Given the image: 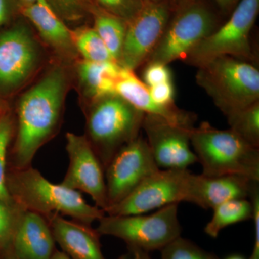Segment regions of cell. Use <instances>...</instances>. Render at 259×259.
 <instances>
[{
	"instance_id": "cell-4",
	"label": "cell",
	"mask_w": 259,
	"mask_h": 259,
	"mask_svg": "<svg viewBox=\"0 0 259 259\" xmlns=\"http://www.w3.org/2000/svg\"><path fill=\"white\" fill-rule=\"evenodd\" d=\"M85 116L84 136L105 169L121 148L140 136L145 114L112 94L88 104Z\"/></svg>"
},
{
	"instance_id": "cell-20",
	"label": "cell",
	"mask_w": 259,
	"mask_h": 259,
	"mask_svg": "<svg viewBox=\"0 0 259 259\" xmlns=\"http://www.w3.org/2000/svg\"><path fill=\"white\" fill-rule=\"evenodd\" d=\"M122 66L116 62H76V74L80 92L87 105L107 95L116 94L115 86Z\"/></svg>"
},
{
	"instance_id": "cell-29",
	"label": "cell",
	"mask_w": 259,
	"mask_h": 259,
	"mask_svg": "<svg viewBox=\"0 0 259 259\" xmlns=\"http://www.w3.org/2000/svg\"><path fill=\"white\" fill-rule=\"evenodd\" d=\"M56 13L64 21L76 22L88 15L91 0H49Z\"/></svg>"
},
{
	"instance_id": "cell-16",
	"label": "cell",
	"mask_w": 259,
	"mask_h": 259,
	"mask_svg": "<svg viewBox=\"0 0 259 259\" xmlns=\"http://www.w3.org/2000/svg\"><path fill=\"white\" fill-rule=\"evenodd\" d=\"M256 183L241 175L209 177L192 174L187 202L213 209L227 201L248 198Z\"/></svg>"
},
{
	"instance_id": "cell-41",
	"label": "cell",
	"mask_w": 259,
	"mask_h": 259,
	"mask_svg": "<svg viewBox=\"0 0 259 259\" xmlns=\"http://www.w3.org/2000/svg\"><path fill=\"white\" fill-rule=\"evenodd\" d=\"M0 112H3V110H2L1 107H0Z\"/></svg>"
},
{
	"instance_id": "cell-13",
	"label": "cell",
	"mask_w": 259,
	"mask_h": 259,
	"mask_svg": "<svg viewBox=\"0 0 259 259\" xmlns=\"http://www.w3.org/2000/svg\"><path fill=\"white\" fill-rule=\"evenodd\" d=\"M66 150L69 166L61 185L89 194L99 208H107L105 168L85 136L68 133Z\"/></svg>"
},
{
	"instance_id": "cell-18",
	"label": "cell",
	"mask_w": 259,
	"mask_h": 259,
	"mask_svg": "<svg viewBox=\"0 0 259 259\" xmlns=\"http://www.w3.org/2000/svg\"><path fill=\"white\" fill-rule=\"evenodd\" d=\"M115 93L145 115L156 116L171 123L194 127L195 115L175 106L157 105L150 96L146 84L134 74V71L122 67L115 86Z\"/></svg>"
},
{
	"instance_id": "cell-23",
	"label": "cell",
	"mask_w": 259,
	"mask_h": 259,
	"mask_svg": "<svg viewBox=\"0 0 259 259\" xmlns=\"http://www.w3.org/2000/svg\"><path fill=\"white\" fill-rule=\"evenodd\" d=\"M71 37L76 50L83 60L116 62L93 27L82 26L71 30Z\"/></svg>"
},
{
	"instance_id": "cell-38",
	"label": "cell",
	"mask_w": 259,
	"mask_h": 259,
	"mask_svg": "<svg viewBox=\"0 0 259 259\" xmlns=\"http://www.w3.org/2000/svg\"><path fill=\"white\" fill-rule=\"evenodd\" d=\"M17 1L18 2L19 4L21 7L32 4V3H35V2L38 1V0H17Z\"/></svg>"
},
{
	"instance_id": "cell-1",
	"label": "cell",
	"mask_w": 259,
	"mask_h": 259,
	"mask_svg": "<svg viewBox=\"0 0 259 259\" xmlns=\"http://www.w3.org/2000/svg\"><path fill=\"white\" fill-rule=\"evenodd\" d=\"M70 84L67 64L59 62L22 95L17 110L12 168L31 166L39 149L59 132Z\"/></svg>"
},
{
	"instance_id": "cell-8",
	"label": "cell",
	"mask_w": 259,
	"mask_h": 259,
	"mask_svg": "<svg viewBox=\"0 0 259 259\" xmlns=\"http://www.w3.org/2000/svg\"><path fill=\"white\" fill-rule=\"evenodd\" d=\"M259 0H240L226 22L199 42L185 59L198 66L220 56H231L252 62L250 31L258 17Z\"/></svg>"
},
{
	"instance_id": "cell-37",
	"label": "cell",
	"mask_w": 259,
	"mask_h": 259,
	"mask_svg": "<svg viewBox=\"0 0 259 259\" xmlns=\"http://www.w3.org/2000/svg\"><path fill=\"white\" fill-rule=\"evenodd\" d=\"M51 259H70L64 253H63L61 250L56 249L55 253L53 255Z\"/></svg>"
},
{
	"instance_id": "cell-40",
	"label": "cell",
	"mask_w": 259,
	"mask_h": 259,
	"mask_svg": "<svg viewBox=\"0 0 259 259\" xmlns=\"http://www.w3.org/2000/svg\"><path fill=\"white\" fill-rule=\"evenodd\" d=\"M144 1L156 2V1H161V0H144Z\"/></svg>"
},
{
	"instance_id": "cell-17",
	"label": "cell",
	"mask_w": 259,
	"mask_h": 259,
	"mask_svg": "<svg viewBox=\"0 0 259 259\" xmlns=\"http://www.w3.org/2000/svg\"><path fill=\"white\" fill-rule=\"evenodd\" d=\"M56 243L70 259H106L102 251L100 235L92 226L59 214L45 217Z\"/></svg>"
},
{
	"instance_id": "cell-2",
	"label": "cell",
	"mask_w": 259,
	"mask_h": 259,
	"mask_svg": "<svg viewBox=\"0 0 259 259\" xmlns=\"http://www.w3.org/2000/svg\"><path fill=\"white\" fill-rule=\"evenodd\" d=\"M7 187L23 209L44 217L59 214L92 226L105 215L103 209L88 203L80 192L53 183L32 166L12 168L7 174Z\"/></svg>"
},
{
	"instance_id": "cell-9",
	"label": "cell",
	"mask_w": 259,
	"mask_h": 259,
	"mask_svg": "<svg viewBox=\"0 0 259 259\" xmlns=\"http://www.w3.org/2000/svg\"><path fill=\"white\" fill-rule=\"evenodd\" d=\"M44 53L27 20H18L0 33V94L24 88L38 72Z\"/></svg>"
},
{
	"instance_id": "cell-36",
	"label": "cell",
	"mask_w": 259,
	"mask_h": 259,
	"mask_svg": "<svg viewBox=\"0 0 259 259\" xmlns=\"http://www.w3.org/2000/svg\"><path fill=\"white\" fill-rule=\"evenodd\" d=\"M134 259H151L149 253L141 250H131Z\"/></svg>"
},
{
	"instance_id": "cell-6",
	"label": "cell",
	"mask_w": 259,
	"mask_h": 259,
	"mask_svg": "<svg viewBox=\"0 0 259 259\" xmlns=\"http://www.w3.org/2000/svg\"><path fill=\"white\" fill-rule=\"evenodd\" d=\"M197 68V83L226 117L259 101V71L251 63L225 56Z\"/></svg>"
},
{
	"instance_id": "cell-10",
	"label": "cell",
	"mask_w": 259,
	"mask_h": 259,
	"mask_svg": "<svg viewBox=\"0 0 259 259\" xmlns=\"http://www.w3.org/2000/svg\"><path fill=\"white\" fill-rule=\"evenodd\" d=\"M192 174L188 168H159L145 179L125 199L105 209V214H145L169 204L187 202Z\"/></svg>"
},
{
	"instance_id": "cell-22",
	"label": "cell",
	"mask_w": 259,
	"mask_h": 259,
	"mask_svg": "<svg viewBox=\"0 0 259 259\" xmlns=\"http://www.w3.org/2000/svg\"><path fill=\"white\" fill-rule=\"evenodd\" d=\"M253 205L247 199L227 201L213 209L212 219L204 227V231L212 238H218L227 227L252 219Z\"/></svg>"
},
{
	"instance_id": "cell-7",
	"label": "cell",
	"mask_w": 259,
	"mask_h": 259,
	"mask_svg": "<svg viewBox=\"0 0 259 259\" xmlns=\"http://www.w3.org/2000/svg\"><path fill=\"white\" fill-rule=\"evenodd\" d=\"M179 204L162 207L151 214L108 215L105 214L95 228L100 236H109L125 242L130 251L149 253L161 250L182 234L178 218Z\"/></svg>"
},
{
	"instance_id": "cell-14",
	"label": "cell",
	"mask_w": 259,
	"mask_h": 259,
	"mask_svg": "<svg viewBox=\"0 0 259 259\" xmlns=\"http://www.w3.org/2000/svg\"><path fill=\"white\" fill-rule=\"evenodd\" d=\"M193 127L145 115L142 129L146 133L153 159L160 169H187L197 162L191 146V131Z\"/></svg>"
},
{
	"instance_id": "cell-5",
	"label": "cell",
	"mask_w": 259,
	"mask_h": 259,
	"mask_svg": "<svg viewBox=\"0 0 259 259\" xmlns=\"http://www.w3.org/2000/svg\"><path fill=\"white\" fill-rule=\"evenodd\" d=\"M221 14L207 0H177L166 30L146 64L185 61L223 23Z\"/></svg>"
},
{
	"instance_id": "cell-27",
	"label": "cell",
	"mask_w": 259,
	"mask_h": 259,
	"mask_svg": "<svg viewBox=\"0 0 259 259\" xmlns=\"http://www.w3.org/2000/svg\"><path fill=\"white\" fill-rule=\"evenodd\" d=\"M13 133V122L8 114L0 116V199H12L7 187L8 148Z\"/></svg>"
},
{
	"instance_id": "cell-12",
	"label": "cell",
	"mask_w": 259,
	"mask_h": 259,
	"mask_svg": "<svg viewBox=\"0 0 259 259\" xmlns=\"http://www.w3.org/2000/svg\"><path fill=\"white\" fill-rule=\"evenodd\" d=\"M158 169L147 141L141 135L124 146L105 169L107 208L125 199L145 179Z\"/></svg>"
},
{
	"instance_id": "cell-15",
	"label": "cell",
	"mask_w": 259,
	"mask_h": 259,
	"mask_svg": "<svg viewBox=\"0 0 259 259\" xmlns=\"http://www.w3.org/2000/svg\"><path fill=\"white\" fill-rule=\"evenodd\" d=\"M20 15L35 28L42 41L55 52L61 62L76 63L78 54L71 30L56 13L49 0H38L20 7Z\"/></svg>"
},
{
	"instance_id": "cell-31",
	"label": "cell",
	"mask_w": 259,
	"mask_h": 259,
	"mask_svg": "<svg viewBox=\"0 0 259 259\" xmlns=\"http://www.w3.org/2000/svg\"><path fill=\"white\" fill-rule=\"evenodd\" d=\"M150 96L155 103L161 106H175V88L172 81L148 88Z\"/></svg>"
},
{
	"instance_id": "cell-28",
	"label": "cell",
	"mask_w": 259,
	"mask_h": 259,
	"mask_svg": "<svg viewBox=\"0 0 259 259\" xmlns=\"http://www.w3.org/2000/svg\"><path fill=\"white\" fill-rule=\"evenodd\" d=\"M105 11L128 23L139 13L144 0H93Z\"/></svg>"
},
{
	"instance_id": "cell-25",
	"label": "cell",
	"mask_w": 259,
	"mask_h": 259,
	"mask_svg": "<svg viewBox=\"0 0 259 259\" xmlns=\"http://www.w3.org/2000/svg\"><path fill=\"white\" fill-rule=\"evenodd\" d=\"M25 211L13 198L0 199V253L11 246Z\"/></svg>"
},
{
	"instance_id": "cell-3",
	"label": "cell",
	"mask_w": 259,
	"mask_h": 259,
	"mask_svg": "<svg viewBox=\"0 0 259 259\" xmlns=\"http://www.w3.org/2000/svg\"><path fill=\"white\" fill-rule=\"evenodd\" d=\"M190 140L204 176L241 175L258 182L259 148L231 129L219 130L203 122L192 130Z\"/></svg>"
},
{
	"instance_id": "cell-19",
	"label": "cell",
	"mask_w": 259,
	"mask_h": 259,
	"mask_svg": "<svg viewBox=\"0 0 259 259\" xmlns=\"http://www.w3.org/2000/svg\"><path fill=\"white\" fill-rule=\"evenodd\" d=\"M56 241L47 218L25 211L13 238L12 247L20 259H51Z\"/></svg>"
},
{
	"instance_id": "cell-24",
	"label": "cell",
	"mask_w": 259,
	"mask_h": 259,
	"mask_svg": "<svg viewBox=\"0 0 259 259\" xmlns=\"http://www.w3.org/2000/svg\"><path fill=\"white\" fill-rule=\"evenodd\" d=\"M226 117L231 131L259 148V101Z\"/></svg>"
},
{
	"instance_id": "cell-34",
	"label": "cell",
	"mask_w": 259,
	"mask_h": 259,
	"mask_svg": "<svg viewBox=\"0 0 259 259\" xmlns=\"http://www.w3.org/2000/svg\"><path fill=\"white\" fill-rule=\"evenodd\" d=\"M222 14L230 15L240 0H213Z\"/></svg>"
},
{
	"instance_id": "cell-35",
	"label": "cell",
	"mask_w": 259,
	"mask_h": 259,
	"mask_svg": "<svg viewBox=\"0 0 259 259\" xmlns=\"http://www.w3.org/2000/svg\"><path fill=\"white\" fill-rule=\"evenodd\" d=\"M0 259H20L15 254L14 250L13 249V247H9V248L5 249L4 251L0 253Z\"/></svg>"
},
{
	"instance_id": "cell-33",
	"label": "cell",
	"mask_w": 259,
	"mask_h": 259,
	"mask_svg": "<svg viewBox=\"0 0 259 259\" xmlns=\"http://www.w3.org/2000/svg\"><path fill=\"white\" fill-rule=\"evenodd\" d=\"M20 5L17 0H0V27L20 15Z\"/></svg>"
},
{
	"instance_id": "cell-11",
	"label": "cell",
	"mask_w": 259,
	"mask_h": 259,
	"mask_svg": "<svg viewBox=\"0 0 259 259\" xmlns=\"http://www.w3.org/2000/svg\"><path fill=\"white\" fill-rule=\"evenodd\" d=\"M177 0L144 1L142 8L127 23L120 65L135 71L145 64L161 40Z\"/></svg>"
},
{
	"instance_id": "cell-32",
	"label": "cell",
	"mask_w": 259,
	"mask_h": 259,
	"mask_svg": "<svg viewBox=\"0 0 259 259\" xmlns=\"http://www.w3.org/2000/svg\"><path fill=\"white\" fill-rule=\"evenodd\" d=\"M250 202L253 205V219L254 223V245L249 259H259V189L258 183L255 184L250 194Z\"/></svg>"
},
{
	"instance_id": "cell-21",
	"label": "cell",
	"mask_w": 259,
	"mask_h": 259,
	"mask_svg": "<svg viewBox=\"0 0 259 259\" xmlns=\"http://www.w3.org/2000/svg\"><path fill=\"white\" fill-rule=\"evenodd\" d=\"M88 15L93 19L94 29L105 42L114 60L120 65L127 22L102 9L93 0L89 5Z\"/></svg>"
},
{
	"instance_id": "cell-39",
	"label": "cell",
	"mask_w": 259,
	"mask_h": 259,
	"mask_svg": "<svg viewBox=\"0 0 259 259\" xmlns=\"http://www.w3.org/2000/svg\"><path fill=\"white\" fill-rule=\"evenodd\" d=\"M226 259H245L243 255L239 254H233L227 257Z\"/></svg>"
},
{
	"instance_id": "cell-26",
	"label": "cell",
	"mask_w": 259,
	"mask_h": 259,
	"mask_svg": "<svg viewBox=\"0 0 259 259\" xmlns=\"http://www.w3.org/2000/svg\"><path fill=\"white\" fill-rule=\"evenodd\" d=\"M161 259H220L187 238L178 237L161 250Z\"/></svg>"
},
{
	"instance_id": "cell-30",
	"label": "cell",
	"mask_w": 259,
	"mask_h": 259,
	"mask_svg": "<svg viewBox=\"0 0 259 259\" xmlns=\"http://www.w3.org/2000/svg\"><path fill=\"white\" fill-rule=\"evenodd\" d=\"M169 81H172V74L168 65L161 63L146 64L143 73V82L147 88Z\"/></svg>"
}]
</instances>
